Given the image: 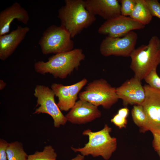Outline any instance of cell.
Listing matches in <instances>:
<instances>
[{
	"label": "cell",
	"mask_w": 160,
	"mask_h": 160,
	"mask_svg": "<svg viewBox=\"0 0 160 160\" xmlns=\"http://www.w3.org/2000/svg\"><path fill=\"white\" fill-rule=\"evenodd\" d=\"M51 88L55 96L58 98L57 104L61 111H67L73 107V105L67 86L60 84L53 83Z\"/></svg>",
	"instance_id": "obj_16"
},
{
	"label": "cell",
	"mask_w": 160,
	"mask_h": 160,
	"mask_svg": "<svg viewBox=\"0 0 160 160\" xmlns=\"http://www.w3.org/2000/svg\"><path fill=\"white\" fill-rule=\"evenodd\" d=\"M88 80L84 78L74 84L67 86L72 103L74 105L77 98L78 95L83 87L87 83Z\"/></svg>",
	"instance_id": "obj_21"
},
{
	"label": "cell",
	"mask_w": 160,
	"mask_h": 160,
	"mask_svg": "<svg viewBox=\"0 0 160 160\" xmlns=\"http://www.w3.org/2000/svg\"><path fill=\"white\" fill-rule=\"evenodd\" d=\"M129 113V110L126 107L119 109L117 113L121 116L127 118Z\"/></svg>",
	"instance_id": "obj_28"
},
{
	"label": "cell",
	"mask_w": 160,
	"mask_h": 160,
	"mask_svg": "<svg viewBox=\"0 0 160 160\" xmlns=\"http://www.w3.org/2000/svg\"><path fill=\"white\" fill-rule=\"evenodd\" d=\"M15 19L24 24L29 20L27 11L17 2L0 12V36L9 32L11 24Z\"/></svg>",
	"instance_id": "obj_15"
},
{
	"label": "cell",
	"mask_w": 160,
	"mask_h": 160,
	"mask_svg": "<svg viewBox=\"0 0 160 160\" xmlns=\"http://www.w3.org/2000/svg\"><path fill=\"white\" fill-rule=\"evenodd\" d=\"M8 144L6 140L0 139V160H8L6 151Z\"/></svg>",
	"instance_id": "obj_26"
},
{
	"label": "cell",
	"mask_w": 160,
	"mask_h": 160,
	"mask_svg": "<svg viewBox=\"0 0 160 160\" xmlns=\"http://www.w3.org/2000/svg\"><path fill=\"white\" fill-rule=\"evenodd\" d=\"M143 87L145 98L140 105L147 117L148 131L152 133L160 132V90L148 85Z\"/></svg>",
	"instance_id": "obj_10"
},
{
	"label": "cell",
	"mask_w": 160,
	"mask_h": 160,
	"mask_svg": "<svg viewBox=\"0 0 160 160\" xmlns=\"http://www.w3.org/2000/svg\"><path fill=\"white\" fill-rule=\"evenodd\" d=\"M130 57V68L134 77L141 81L160 64V39L157 36H152L147 45L135 49Z\"/></svg>",
	"instance_id": "obj_3"
},
{
	"label": "cell",
	"mask_w": 160,
	"mask_h": 160,
	"mask_svg": "<svg viewBox=\"0 0 160 160\" xmlns=\"http://www.w3.org/2000/svg\"><path fill=\"white\" fill-rule=\"evenodd\" d=\"M152 16L160 19V3L157 0H145Z\"/></svg>",
	"instance_id": "obj_24"
},
{
	"label": "cell",
	"mask_w": 160,
	"mask_h": 160,
	"mask_svg": "<svg viewBox=\"0 0 160 160\" xmlns=\"http://www.w3.org/2000/svg\"><path fill=\"white\" fill-rule=\"evenodd\" d=\"M129 17L145 25L149 24L153 17L145 0H136V5Z\"/></svg>",
	"instance_id": "obj_17"
},
{
	"label": "cell",
	"mask_w": 160,
	"mask_h": 160,
	"mask_svg": "<svg viewBox=\"0 0 160 160\" xmlns=\"http://www.w3.org/2000/svg\"><path fill=\"white\" fill-rule=\"evenodd\" d=\"M158 153V154L159 155V157H160V152H157Z\"/></svg>",
	"instance_id": "obj_31"
},
{
	"label": "cell",
	"mask_w": 160,
	"mask_h": 160,
	"mask_svg": "<svg viewBox=\"0 0 160 160\" xmlns=\"http://www.w3.org/2000/svg\"><path fill=\"white\" fill-rule=\"evenodd\" d=\"M121 15L129 16L133 10L136 3V0H121Z\"/></svg>",
	"instance_id": "obj_23"
},
{
	"label": "cell",
	"mask_w": 160,
	"mask_h": 160,
	"mask_svg": "<svg viewBox=\"0 0 160 160\" xmlns=\"http://www.w3.org/2000/svg\"><path fill=\"white\" fill-rule=\"evenodd\" d=\"M57 154L51 145L44 147L42 151H36L28 155L27 160H56Z\"/></svg>",
	"instance_id": "obj_20"
},
{
	"label": "cell",
	"mask_w": 160,
	"mask_h": 160,
	"mask_svg": "<svg viewBox=\"0 0 160 160\" xmlns=\"http://www.w3.org/2000/svg\"><path fill=\"white\" fill-rule=\"evenodd\" d=\"M65 4L58 10L61 26L70 33L71 38L90 26L96 19L86 9L84 0H65Z\"/></svg>",
	"instance_id": "obj_2"
},
{
	"label": "cell",
	"mask_w": 160,
	"mask_h": 160,
	"mask_svg": "<svg viewBox=\"0 0 160 160\" xmlns=\"http://www.w3.org/2000/svg\"><path fill=\"white\" fill-rule=\"evenodd\" d=\"M84 156L81 154H78L75 157L70 160H84Z\"/></svg>",
	"instance_id": "obj_29"
},
{
	"label": "cell",
	"mask_w": 160,
	"mask_h": 160,
	"mask_svg": "<svg viewBox=\"0 0 160 160\" xmlns=\"http://www.w3.org/2000/svg\"><path fill=\"white\" fill-rule=\"evenodd\" d=\"M6 83L2 80H0V90L3 89L6 85Z\"/></svg>",
	"instance_id": "obj_30"
},
{
	"label": "cell",
	"mask_w": 160,
	"mask_h": 160,
	"mask_svg": "<svg viewBox=\"0 0 160 160\" xmlns=\"http://www.w3.org/2000/svg\"><path fill=\"white\" fill-rule=\"evenodd\" d=\"M30 30L27 26H18L8 34L0 36V59L4 61L14 52Z\"/></svg>",
	"instance_id": "obj_14"
},
{
	"label": "cell",
	"mask_w": 160,
	"mask_h": 160,
	"mask_svg": "<svg viewBox=\"0 0 160 160\" xmlns=\"http://www.w3.org/2000/svg\"><path fill=\"white\" fill-rule=\"evenodd\" d=\"M111 122L119 129L126 127L127 124V118L123 117L118 113L111 119Z\"/></svg>",
	"instance_id": "obj_25"
},
{
	"label": "cell",
	"mask_w": 160,
	"mask_h": 160,
	"mask_svg": "<svg viewBox=\"0 0 160 160\" xmlns=\"http://www.w3.org/2000/svg\"><path fill=\"white\" fill-rule=\"evenodd\" d=\"M101 116V113L96 106L85 100L77 101L65 115L67 121L73 124H85Z\"/></svg>",
	"instance_id": "obj_11"
},
{
	"label": "cell",
	"mask_w": 160,
	"mask_h": 160,
	"mask_svg": "<svg viewBox=\"0 0 160 160\" xmlns=\"http://www.w3.org/2000/svg\"><path fill=\"white\" fill-rule=\"evenodd\" d=\"M116 90L119 99L125 105H140L145 98V90L141 81L134 77L116 88Z\"/></svg>",
	"instance_id": "obj_12"
},
{
	"label": "cell",
	"mask_w": 160,
	"mask_h": 160,
	"mask_svg": "<svg viewBox=\"0 0 160 160\" xmlns=\"http://www.w3.org/2000/svg\"><path fill=\"white\" fill-rule=\"evenodd\" d=\"M79 99L85 100L98 107L109 109L118 101L116 88L106 80L100 79L88 83L85 90L79 94Z\"/></svg>",
	"instance_id": "obj_6"
},
{
	"label": "cell",
	"mask_w": 160,
	"mask_h": 160,
	"mask_svg": "<svg viewBox=\"0 0 160 160\" xmlns=\"http://www.w3.org/2000/svg\"><path fill=\"white\" fill-rule=\"evenodd\" d=\"M34 95L37 98V105H40L36 109L34 114L45 113L49 115L52 118L54 126L56 128L66 124L67 119L56 103L55 95L52 89L44 85H37Z\"/></svg>",
	"instance_id": "obj_7"
},
{
	"label": "cell",
	"mask_w": 160,
	"mask_h": 160,
	"mask_svg": "<svg viewBox=\"0 0 160 160\" xmlns=\"http://www.w3.org/2000/svg\"><path fill=\"white\" fill-rule=\"evenodd\" d=\"M144 79L151 87L160 90V77L157 74L156 69L151 71Z\"/></svg>",
	"instance_id": "obj_22"
},
{
	"label": "cell",
	"mask_w": 160,
	"mask_h": 160,
	"mask_svg": "<svg viewBox=\"0 0 160 160\" xmlns=\"http://www.w3.org/2000/svg\"><path fill=\"white\" fill-rule=\"evenodd\" d=\"M145 25L129 17L121 15L106 20L99 28L98 33L112 37H123L134 30L143 29Z\"/></svg>",
	"instance_id": "obj_9"
},
{
	"label": "cell",
	"mask_w": 160,
	"mask_h": 160,
	"mask_svg": "<svg viewBox=\"0 0 160 160\" xmlns=\"http://www.w3.org/2000/svg\"><path fill=\"white\" fill-rule=\"evenodd\" d=\"M132 119L135 123L140 128L141 132L148 131L147 116L141 105H135L131 111Z\"/></svg>",
	"instance_id": "obj_18"
},
{
	"label": "cell",
	"mask_w": 160,
	"mask_h": 160,
	"mask_svg": "<svg viewBox=\"0 0 160 160\" xmlns=\"http://www.w3.org/2000/svg\"><path fill=\"white\" fill-rule=\"evenodd\" d=\"M71 38L70 33L63 27L52 25L43 32L39 44L43 54H56L74 49Z\"/></svg>",
	"instance_id": "obj_5"
},
{
	"label": "cell",
	"mask_w": 160,
	"mask_h": 160,
	"mask_svg": "<svg viewBox=\"0 0 160 160\" xmlns=\"http://www.w3.org/2000/svg\"><path fill=\"white\" fill-rule=\"evenodd\" d=\"M137 39V34L133 31L122 37L106 36L100 44V53L105 57L111 55L130 57L135 49Z\"/></svg>",
	"instance_id": "obj_8"
},
{
	"label": "cell",
	"mask_w": 160,
	"mask_h": 160,
	"mask_svg": "<svg viewBox=\"0 0 160 160\" xmlns=\"http://www.w3.org/2000/svg\"><path fill=\"white\" fill-rule=\"evenodd\" d=\"M153 136V146L157 152H160V132L152 133Z\"/></svg>",
	"instance_id": "obj_27"
},
{
	"label": "cell",
	"mask_w": 160,
	"mask_h": 160,
	"mask_svg": "<svg viewBox=\"0 0 160 160\" xmlns=\"http://www.w3.org/2000/svg\"><path fill=\"white\" fill-rule=\"evenodd\" d=\"M85 58L82 49H74L55 54L49 58L46 62H36L34 64V68L37 73L43 75L49 73L55 78L64 79L77 69Z\"/></svg>",
	"instance_id": "obj_1"
},
{
	"label": "cell",
	"mask_w": 160,
	"mask_h": 160,
	"mask_svg": "<svg viewBox=\"0 0 160 160\" xmlns=\"http://www.w3.org/2000/svg\"><path fill=\"white\" fill-rule=\"evenodd\" d=\"M6 152L8 160H27L28 155L18 141L8 143Z\"/></svg>",
	"instance_id": "obj_19"
},
{
	"label": "cell",
	"mask_w": 160,
	"mask_h": 160,
	"mask_svg": "<svg viewBox=\"0 0 160 160\" xmlns=\"http://www.w3.org/2000/svg\"><path fill=\"white\" fill-rule=\"evenodd\" d=\"M87 10L91 14L109 20L121 15V4L117 0H84Z\"/></svg>",
	"instance_id": "obj_13"
},
{
	"label": "cell",
	"mask_w": 160,
	"mask_h": 160,
	"mask_svg": "<svg viewBox=\"0 0 160 160\" xmlns=\"http://www.w3.org/2000/svg\"><path fill=\"white\" fill-rule=\"evenodd\" d=\"M111 128L106 124L101 130L95 132L88 129L84 130L83 135L87 136L89 141L83 147L76 148L71 147L75 152H79L84 156L89 155L93 157L102 156L108 160L117 148V140L110 134Z\"/></svg>",
	"instance_id": "obj_4"
}]
</instances>
